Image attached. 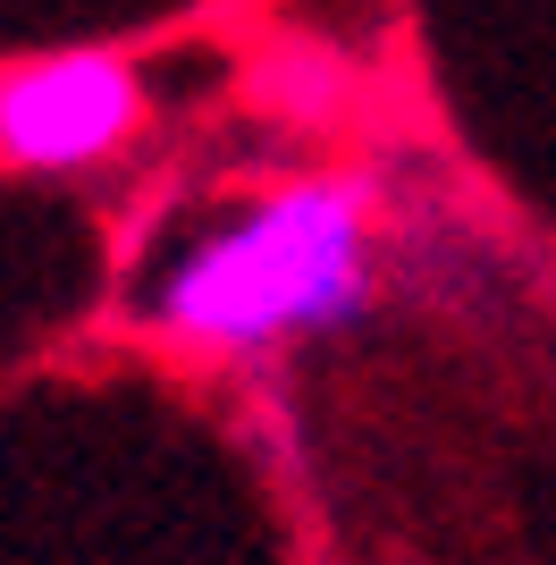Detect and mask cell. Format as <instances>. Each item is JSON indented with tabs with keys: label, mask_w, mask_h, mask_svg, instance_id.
<instances>
[{
	"label": "cell",
	"mask_w": 556,
	"mask_h": 565,
	"mask_svg": "<svg viewBox=\"0 0 556 565\" xmlns=\"http://www.w3.org/2000/svg\"><path fill=\"white\" fill-rule=\"evenodd\" d=\"M379 296L363 178H287L185 236L143 279L136 312L185 354H278L354 330Z\"/></svg>",
	"instance_id": "6da1fadb"
},
{
	"label": "cell",
	"mask_w": 556,
	"mask_h": 565,
	"mask_svg": "<svg viewBox=\"0 0 556 565\" xmlns=\"http://www.w3.org/2000/svg\"><path fill=\"white\" fill-rule=\"evenodd\" d=\"M143 76L118 51H51L0 76V161L9 169H101L143 127Z\"/></svg>",
	"instance_id": "7a4b0ae2"
}]
</instances>
